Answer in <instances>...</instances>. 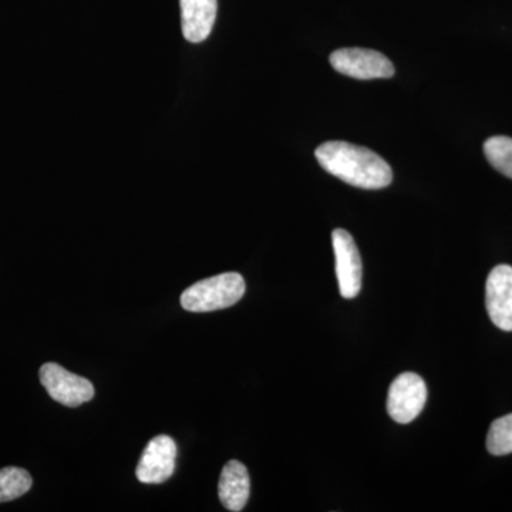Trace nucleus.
Instances as JSON below:
<instances>
[{
	"mask_svg": "<svg viewBox=\"0 0 512 512\" xmlns=\"http://www.w3.org/2000/svg\"><path fill=\"white\" fill-rule=\"evenodd\" d=\"M315 156L329 174L353 187L380 190L393 180L390 165L369 148L329 141L316 148Z\"/></svg>",
	"mask_w": 512,
	"mask_h": 512,
	"instance_id": "1",
	"label": "nucleus"
},
{
	"mask_svg": "<svg viewBox=\"0 0 512 512\" xmlns=\"http://www.w3.org/2000/svg\"><path fill=\"white\" fill-rule=\"evenodd\" d=\"M244 293V278L238 272H227L190 286L181 295V305L194 313L220 311L241 301Z\"/></svg>",
	"mask_w": 512,
	"mask_h": 512,
	"instance_id": "2",
	"label": "nucleus"
},
{
	"mask_svg": "<svg viewBox=\"0 0 512 512\" xmlns=\"http://www.w3.org/2000/svg\"><path fill=\"white\" fill-rule=\"evenodd\" d=\"M333 69L357 80L390 79L394 74L393 63L376 50L345 47L330 55Z\"/></svg>",
	"mask_w": 512,
	"mask_h": 512,
	"instance_id": "3",
	"label": "nucleus"
},
{
	"mask_svg": "<svg viewBox=\"0 0 512 512\" xmlns=\"http://www.w3.org/2000/svg\"><path fill=\"white\" fill-rule=\"evenodd\" d=\"M427 400V387L416 373L407 372L397 376L387 396V412L396 423L409 424L421 412Z\"/></svg>",
	"mask_w": 512,
	"mask_h": 512,
	"instance_id": "4",
	"label": "nucleus"
},
{
	"mask_svg": "<svg viewBox=\"0 0 512 512\" xmlns=\"http://www.w3.org/2000/svg\"><path fill=\"white\" fill-rule=\"evenodd\" d=\"M40 382L49 396L63 406H82L94 396V387L89 380L70 373L57 363H46L40 367Z\"/></svg>",
	"mask_w": 512,
	"mask_h": 512,
	"instance_id": "5",
	"label": "nucleus"
},
{
	"mask_svg": "<svg viewBox=\"0 0 512 512\" xmlns=\"http://www.w3.org/2000/svg\"><path fill=\"white\" fill-rule=\"evenodd\" d=\"M336 259V276L342 298L353 299L362 289L363 266L355 239L345 229H335L332 234Z\"/></svg>",
	"mask_w": 512,
	"mask_h": 512,
	"instance_id": "6",
	"label": "nucleus"
},
{
	"mask_svg": "<svg viewBox=\"0 0 512 512\" xmlns=\"http://www.w3.org/2000/svg\"><path fill=\"white\" fill-rule=\"evenodd\" d=\"M485 306L497 328L512 332V266L498 265L485 285Z\"/></svg>",
	"mask_w": 512,
	"mask_h": 512,
	"instance_id": "7",
	"label": "nucleus"
},
{
	"mask_svg": "<svg viewBox=\"0 0 512 512\" xmlns=\"http://www.w3.org/2000/svg\"><path fill=\"white\" fill-rule=\"evenodd\" d=\"M177 444L168 436L154 437L147 444L137 466L138 481L144 484L165 483L175 470Z\"/></svg>",
	"mask_w": 512,
	"mask_h": 512,
	"instance_id": "8",
	"label": "nucleus"
},
{
	"mask_svg": "<svg viewBox=\"0 0 512 512\" xmlns=\"http://www.w3.org/2000/svg\"><path fill=\"white\" fill-rule=\"evenodd\" d=\"M185 39L201 43L208 39L217 20L218 0H180Z\"/></svg>",
	"mask_w": 512,
	"mask_h": 512,
	"instance_id": "9",
	"label": "nucleus"
},
{
	"mask_svg": "<svg viewBox=\"0 0 512 512\" xmlns=\"http://www.w3.org/2000/svg\"><path fill=\"white\" fill-rule=\"evenodd\" d=\"M251 480L244 464L237 460L228 461L222 468L218 494L222 505L228 511H242L249 500Z\"/></svg>",
	"mask_w": 512,
	"mask_h": 512,
	"instance_id": "10",
	"label": "nucleus"
},
{
	"mask_svg": "<svg viewBox=\"0 0 512 512\" xmlns=\"http://www.w3.org/2000/svg\"><path fill=\"white\" fill-rule=\"evenodd\" d=\"M32 477L28 471L18 467L0 470V503L16 500L32 488Z\"/></svg>",
	"mask_w": 512,
	"mask_h": 512,
	"instance_id": "11",
	"label": "nucleus"
},
{
	"mask_svg": "<svg viewBox=\"0 0 512 512\" xmlns=\"http://www.w3.org/2000/svg\"><path fill=\"white\" fill-rule=\"evenodd\" d=\"M484 153L495 170L500 171L505 177L512 178V138H488L484 144Z\"/></svg>",
	"mask_w": 512,
	"mask_h": 512,
	"instance_id": "12",
	"label": "nucleus"
},
{
	"mask_svg": "<svg viewBox=\"0 0 512 512\" xmlns=\"http://www.w3.org/2000/svg\"><path fill=\"white\" fill-rule=\"evenodd\" d=\"M487 450L493 456L512 453V413L493 421L488 431Z\"/></svg>",
	"mask_w": 512,
	"mask_h": 512,
	"instance_id": "13",
	"label": "nucleus"
}]
</instances>
